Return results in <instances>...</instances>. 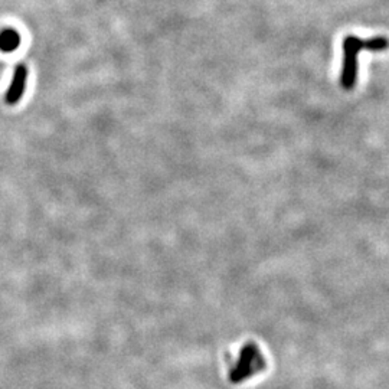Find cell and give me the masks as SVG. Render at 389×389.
Returning <instances> with one entry per match:
<instances>
[{
	"label": "cell",
	"instance_id": "6da1fadb",
	"mask_svg": "<svg viewBox=\"0 0 389 389\" xmlns=\"http://www.w3.org/2000/svg\"><path fill=\"white\" fill-rule=\"evenodd\" d=\"M389 47V40L384 36H377L368 40H362L353 35L346 36L343 40V69L340 84L343 88H353L357 75V53L360 51H385Z\"/></svg>",
	"mask_w": 389,
	"mask_h": 389
},
{
	"label": "cell",
	"instance_id": "7a4b0ae2",
	"mask_svg": "<svg viewBox=\"0 0 389 389\" xmlns=\"http://www.w3.org/2000/svg\"><path fill=\"white\" fill-rule=\"evenodd\" d=\"M264 359L255 343L244 344L237 353L235 362L232 360L229 377L234 382H241L257 375L264 366Z\"/></svg>",
	"mask_w": 389,
	"mask_h": 389
},
{
	"label": "cell",
	"instance_id": "3957f363",
	"mask_svg": "<svg viewBox=\"0 0 389 389\" xmlns=\"http://www.w3.org/2000/svg\"><path fill=\"white\" fill-rule=\"evenodd\" d=\"M27 75H29V69H27V66L25 64H18L15 71H13L12 82L5 95V101L9 105H15L21 101L22 95L25 92V88H26Z\"/></svg>",
	"mask_w": 389,
	"mask_h": 389
},
{
	"label": "cell",
	"instance_id": "277c9868",
	"mask_svg": "<svg viewBox=\"0 0 389 389\" xmlns=\"http://www.w3.org/2000/svg\"><path fill=\"white\" fill-rule=\"evenodd\" d=\"M21 45V35L18 31L8 27V29L0 32V51H3L6 53L16 51Z\"/></svg>",
	"mask_w": 389,
	"mask_h": 389
}]
</instances>
